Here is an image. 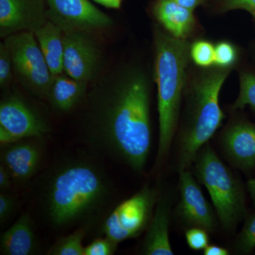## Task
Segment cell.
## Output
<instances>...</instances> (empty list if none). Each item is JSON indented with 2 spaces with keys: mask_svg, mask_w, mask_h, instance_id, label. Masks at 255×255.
Returning <instances> with one entry per match:
<instances>
[{
  "mask_svg": "<svg viewBox=\"0 0 255 255\" xmlns=\"http://www.w3.org/2000/svg\"><path fill=\"white\" fill-rule=\"evenodd\" d=\"M85 103L79 137L87 150L143 173L152 140L146 74L135 67L119 69L87 92Z\"/></svg>",
  "mask_w": 255,
  "mask_h": 255,
  "instance_id": "cell-1",
  "label": "cell"
},
{
  "mask_svg": "<svg viewBox=\"0 0 255 255\" xmlns=\"http://www.w3.org/2000/svg\"><path fill=\"white\" fill-rule=\"evenodd\" d=\"M31 184L33 209L54 232L99 230L119 204L102 158L87 150L58 156Z\"/></svg>",
  "mask_w": 255,
  "mask_h": 255,
  "instance_id": "cell-2",
  "label": "cell"
},
{
  "mask_svg": "<svg viewBox=\"0 0 255 255\" xmlns=\"http://www.w3.org/2000/svg\"><path fill=\"white\" fill-rule=\"evenodd\" d=\"M187 39H180L159 28L155 31V79L157 86L159 143L157 162L167 155L177 130L190 60Z\"/></svg>",
  "mask_w": 255,
  "mask_h": 255,
  "instance_id": "cell-3",
  "label": "cell"
},
{
  "mask_svg": "<svg viewBox=\"0 0 255 255\" xmlns=\"http://www.w3.org/2000/svg\"><path fill=\"white\" fill-rule=\"evenodd\" d=\"M229 73V68L216 66L203 72L191 85L179 139V172L190 168L198 152L222 124L225 115L220 107L219 95Z\"/></svg>",
  "mask_w": 255,
  "mask_h": 255,
  "instance_id": "cell-4",
  "label": "cell"
},
{
  "mask_svg": "<svg viewBox=\"0 0 255 255\" xmlns=\"http://www.w3.org/2000/svg\"><path fill=\"white\" fill-rule=\"evenodd\" d=\"M193 165L196 179L209 192L221 224L226 231H232L246 214L239 181L209 142L198 152Z\"/></svg>",
  "mask_w": 255,
  "mask_h": 255,
  "instance_id": "cell-5",
  "label": "cell"
},
{
  "mask_svg": "<svg viewBox=\"0 0 255 255\" xmlns=\"http://www.w3.org/2000/svg\"><path fill=\"white\" fill-rule=\"evenodd\" d=\"M4 43L11 55L14 75L18 82L32 95L46 100L53 75L34 33L21 31L9 35Z\"/></svg>",
  "mask_w": 255,
  "mask_h": 255,
  "instance_id": "cell-6",
  "label": "cell"
},
{
  "mask_svg": "<svg viewBox=\"0 0 255 255\" xmlns=\"http://www.w3.org/2000/svg\"><path fill=\"white\" fill-rule=\"evenodd\" d=\"M159 191L143 186L127 200L119 203L98 230L100 236L119 243L140 236L147 230L157 199Z\"/></svg>",
  "mask_w": 255,
  "mask_h": 255,
  "instance_id": "cell-7",
  "label": "cell"
},
{
  "mask_svg": "<svg viewBox=\"0 0 255 255\" xmlns=\"http://www.w3.org/2000/svg\"><path fill=\"white\" fill-rule=\"evenodd\" d=\"M50 127L46 119L22 96L10 93L0 102V142L17 141L28 137L44 138Z\"/></svg>",
  "mask_w": 255,
  "mask_h": 255,
  "instance_id": "cell-8",
  "label": "cell"
},
{
  "mask_svg": "<svg viewBox=\"0 0 255 255\" xmlns=\"http://www.w3.org/2000/svg\"><path fill=\"white\" fill-rule=\"evenodd\" d=\"M48 21L64 33L105 29L113 24L112 18L89 0H47Z\"/></svg>",
  "mask_w": 255,
  "mask_h": 255,
  "instance_id": "cell-9",
  "label": "cell"
},
{
  "mask_svg": "<svg viewBox=\"0 0 255 255\" xmlns=\"http://www.w3.org/2000/svg\"><path fill=\"white\" fill-rule=\"evenodd\" d=\"M44 138L28 137L1 144L0 164L9 171L14 184L24 186L41 172Z\"/></svg>",
  "mask_w": 255,
  "mask_h": 255,
  "instance_id": "cell-10",
  "label": "cell"
},
{
  "mask_svg": "<svg viewBox=\"0 0 255 255\" xmlns=\"http://www.w3.org/2000/svg\"><path fill=\"white\" fill-rule=\"evenodd\" d=\"M63 42L64 73L79 81H92L100 68V53L90 33H64Z\"/></svg>",
  "mask_w": 255,
  "mask_h": 255,
  "instance_id": "cell-11",
  "label": "cell"
},
{
  "mask_svg": "<svg viewBox=\"0 0 255 255\" xmlns=\"http://www.w3.org/2000/svg\"><path fill=\"white\" fill-rule=\"evenodd\" d=\"M48 21L47 0H0V36L34 33Z\"/></svg>",
  "mask_w": 255,
  "mask_h": 255,
  "instance_id": "cell-12",
  "label": "cell"
},
{
  "mask_svg": "<svg viewBox=\"0 0 255 255\" xmlns=\"http://www.w3.org/2000/svg\"><path fill=\"white\" fill-rule=\"evenodd\" d=\"M179 172L180 200L178 211L181 219L191 228H200L212 233L216 227V216L200 186L189 169Z\"/></svg>",
  "mask_w": 255,
  "mask_h": 255,
  "instance_id": "cell-13",
  "label": "cell"
},
{
  "mask_svg": "<svg viewBox=\"0 0 255 255\" xmlns=\"http://www.w3.org/2000/svg\"><path fill=\"white\" fill-rule=\"evenodd\" d=\"M223 150L233 165L245 172L255 167V124L238 122L225 130L221 138Z\"/></svg>",
  "mask_w": 255,
  "mask_h": 255,
  "instance_id": "cell-14",
  "label": "cell"
},
{
  "mask_svg": "<svg viewBox=\"0 0 255 255\" xmlns=\"http://www.w3.org/2000/svg\"><path fill=\"white\" fill-rule=\"evenodd\" d=\"M36 226L30 213L21 214L0 236V252L4 255H36L40 249Z\"/></svg>",
  "mask_w": 255,
  "mask_h": 255,
  "instance_id": "cell-15",
  "label": "cell"
},
{
  "mask_svg": "<svg viewBox=\"0 0 255 255\" xmlns=\"http://www.w3.org/2000/svg\"><path fill=\"white\" fill-rule=\"evenodd\" d=\"M88 83L70 78L65 73L53 75L46 100L55 112L68 113L85 103Z\"/></svg>",
  "mask_w": 255,
  "mask_h": 255,
  "instance_id": "cell-16",
  "label": "cell"
},
{
  "mask_svg": "<svg viewBox=\"0 0 255 255\" xmlns=\"http://www.w3.org/2000/svg\"><path fill=\"white\" fill-rule=\"evenodd\" d=\"M170 208L167 201L159 194L155 211L146 230L142 253L145 255H172L169 242V227Z\"/></svg>",
  "mask_w": 255,
  "mask_h": 255,
  "instance_id": "cell-17",
  "label": "cell"
},
{
  "mask_svg": "<svg viewBox=\"0 0 255 255\" xmlns=\"http://www.w3.org/2000/svg\"><path fill=\"white\" fill-rule=\"evenodd\" d=\"M152 11L164 29L175 38L187 39L194 31V11L174 0H155Z\"/></svg>",
  "mask_w": 255,
  "mask_h": 255,
  "instance_id": "cell-18",
  "label": "cell"
},
{
  "mask_svg": "<svg viewBox=\"0 0 255 255\" xmlns=\"http://www.w3.org/2000/svg\"><path fill=\"white\" fill-rule=\"evenodd\" d=\"M48 68L53 75L64 73V32L59 26L48 21L34 32Z\"/></svg>",
  "mask_w": 255,
  "mask_h": 255,
  "instance_id": "cell-19",
  "label": "cell"
},
{
  "mask_svg": "<svg viewBox=\"0 0 255 255\" xmlns=\"http://www.w3.org/2000/svg\"><path fill=\"white\" fill-rule=\"evenodd\" d=\"M85 228L75 229L68 236L59 237L48 251V255H84V239L88 234Z\"/></svg>",
  "mask_w": 255,
  "mask_h": 255,
  "instance_id": "cell-20",
  "label": "cell"
},
{
  "mask_svg": "<svg viewBox=\"0 0 255 255\" xmlns=\"http://www.w3.org/2000/svg\"><path fill=\"white\" fill-rule=\"evenodd\" d=\"M246 106L255 112V74L245 71L240 75V93L233 110H243Z\"/></svg>",
  "mask_w": 255,
  "mask_h": 255,
  "instance_id": "cell-21",
  "label": "cell"
},
{
  "mask_svg": "<svg viewBox=\"0 0 255 255\" xmlns=\"http://www.w3.org/2000/svg\"><path fill=\"white\" fill-rule=\"evenodd\" d=\"M190 56L196 65L201 68H209L214 65L215 46L204 40L196 41L191 45Z\"/></svg>",
  "mask_w": 255,
  "mask_h": 255,
  "instance_id": "cell-22",
  "label": "cell"
},
{
  "mask_svg": "<svg viewBox=\"0 0 255 255\" xmlns=\"http://www.w3.org/2000/svg\"><path fill=\"white\" fill-rule=\"evenodd\" d=\"M236 250L239 253H250L255 248V214L247 220L237 239Z\"/></svg>",
  "mask_w": 255,
  "mask_h": 255,
  "instance_id": "cell-23",
  "label": "cell"
},
{
  "mask_svg": "<svg viewBox=\"0 0 255 255\" xmlns=\"http://www.w3.org/2000/svg\"><path fill=\"white\" fill-rule=\"evenodd\" d=\"M236 47L227 41L220 42L215 46L214 65L219 68H229L237 60Z\"/></svg>",
  "mask_w": 255,
  "mask_h": 255,
  "instance_id": "cell-24",
  "label": "cell"
},
{
  "mask_svg": "<svg viewBox=\"0 0 255 255\" xmlns=\"http://www.w3.org/2000/svg\"><path fill=\"white\" fill-rule=\"evenodd\" d=\"M118 243L111 238L101 236L85 247L84 255H112L117 251Z\"/></svg>",
  "mask_w": 255,
  "mask_h": 255,
  "instance_id": "cell-25",
  "label": "cell"
},
{
  "mask_svg": "<svg viewBox=\"0 0 255 255\" xmlns=\"http://www.w3.org/2000/svg\"><path fill=\"white\" fill-rule=\"evenodd\" d=\"M13 74L11 55L3 42L0 43V86L1 88L9 86L12 80Z\"/></svg>",
  "mask_w": 255,
  "mask_h": 255,
  "instance_id": "cell-26",
  "label": "cell"
},
{
  "mask_svg": "<svg viewBox=\"0 0 255 255\" xmlns=\"http://www.w3.org/2000/svg\"><path fill=\"white\" fill-rule=\"evenodd\" d=\"M17 199L9 191H1L0 194V225L4 226L14 216L17 209Z\"/></svg>",
  "mask_w": 255,
  "mask_h": 255,
  "instance_id": "cell-27",
  "label": "cell"
},
{
  "mask_svg": "<svg viewBox=\"0 0 255 255\" xmlns=\"http://www.w3.org/2000/svg\"><path fill=\"white\" fill-rule=\"evenodd\" d=\"M186 240L189 248L194 251H204L209 246V234L202 228H189L186 232Z\"/></svg>",
  "mask_w": 255,
  "mask_h": 255,
  "instance_id": "cell-28",
  "label": "cell"
},
{
  "mask_svg": "<svg viewBox=\"0 0 255 255\" xmlns=\"http://www.w3.org/2000/svg\"><path fill=\"white\" fill-rule=\"evenodd\" d=\"M223 11L243 9L248 11L255 19V0H223L221 4Z\"/></svg>",
  "mask_w": 255,
  "mask_h": 255,
  "instance_id": "cell-29",
  "label": "cell"
},
{
  "mask_svg": "<svg viewBox=\"0 0 255 255\" xmlns=\"http://www.w3.org/2000/svg\"><path fill=\"white\" fill-rule=\"evenodd\" d=\"M14 183L9 171L0 164V189L1 191H9Z\"/></svg>",
  "mask_w": 255,
  "mask_h": 255,
  "instance_id": "cell-30",
  "label": "cell"
},
{
  "mask_svg": "<svg viewBox=\"0 0 255 255\" xmlns=\"http://www.w3.org/2000/svg\"><path fill=\"white\" fill-rule=\"evenodd\" d=\"M229 254V252L225 248H221V247L214 246H208L204 250V255H228Z\"/></svg>",
  "mask_w": 255,
  "mask_h": 255,
  "instance_id": "cell-31",
  "label": "cell"
},
{
  "mask_svg": "<svg viewBox=\"0 0 255 255\" xmlns=\"http://www.w3.org/2000/svg\"><path fill=\"white\" fill-rule=\"evenodd\" d=\"M93 1L109 9H118L122 6L123 0H93Z\"/></svg>",
  "mask_w": 255,
  "mask_h": 255,
  "instance_id": "cell-32",
  "label": "cell"
},
{
  "mask_svg": "<svg viewBox=\"0 0 255 255\" xmlns=\"http://www.w3.org/2000/svg\"><path fill=\"white\" fill-rule=\"evenodd\" d=\"M179 4L194 11L196 8L202 4L206 0H174Z\"/></svg>",
  "mask_w": 255,
  "mask_h": 255,
  "instance_id": "cell-33",
  "label": "cell"
},
{
  "mask_svg": "<svg viewBox=\"0 0 255 255\" xmlns=\"http://www.w3.org/2000/svg\"><path fill=\"white\" fill-rule=\"evenodd\" d=\"M247 187H248V190L249 191L250 194H251L253 205L255 207V179H251V180L248 181Z\"/></svg>",
  "mask_w": 255,
  "mask_h": 255,
  "instance_id": "cell-34",
  "label": "cell"
}]
</instances>
